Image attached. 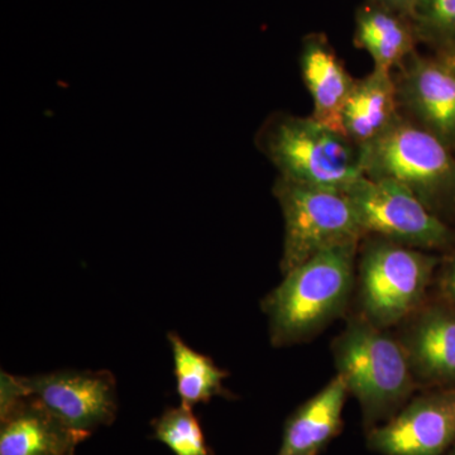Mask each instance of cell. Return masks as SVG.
Segmentation results:
<instances>
[{
	"label": "cell",
	"instance_id": "2e32d148",
	"mask_svg": "<svg viewBox=\"0 0 455 455\" xmlns=\"http://www.w3.org/2000/svg\"><path fill=\"white\" fill-rule=\"evenodd\" d=\"M416 41L418 36L409 18L368 2L358 8L355 42L372 57L373 70L392 74L414 55Z\"/></svg>",
	"mask_w": 455,
	"mask_h": 455
},
{
	"label": "cell",
	"instance_id": "ffe728a7",
	"mask_svg": "<svg viewBox=\"0 0 455 455\" xmlns=\"http://www.w3.org/2000/svg\"><path fill=\"white\" fill-rule=\"evenodd\" d=\"M438 283L440 299L455 307V254L440 272Z\"/></svg>",
	"mask_w": 455,
	"mask_h": 455
},
{
	"label": "cell",
	"instance_id": "8992f818",
	"mask_svg": "<svg viewBox=\"0 0 455 455\" xmlns=\"http://www.w3.org/2000/svg\"><path fill=\"white\" fill-rule=\"evenodd\" d=\"M274 196L284 220L283 252L280 260L283 275L324 251L361 243L363 230L352 204L341 191L278 178Z\"/></svg>",
	"mask_w": 455,
	"mask_h": 455
},
{
	"label": "cell",
	"instance_id": "5b68a950",
	"mask_svg": "<svg viewBox=\"0 0 455 455\" xmlns=\"http://www.w3.org/2000/svg\"><path fill=\"white\" fill-rule=\"evenodd\" d=\"M440 259L427 251L368 239L357 263L361 315L382 329L398 326L427 302Z\"/></svg>",
	"mask_w": 455,
	"mask_h": 455
},
{
	"label": "cell",
	"instance_id": "603a6c76",
	"mask_svg": "<svg viewBox=\"0 0 455 455\" xmlns=\"http://www.w3.org/2000/svg\"><path fill=\"white\" fill-rule=\"evenodd\" d=\"M445 455H455V444L453 445V447H451V451H449L448 453Z\"/></svg>",
	"mask_w": 455,
	"mask_h": 455
},
{
	"label": "cell",
	"instance_id": "7c38bea8",
	"mask_svg": "<svg viewBox=\"0 0 455 455\" xmlns=\"http://www.w3.org/2000/svg\"><path fill=\"white\" fill-rule=\"evenodd\" d=\"M0 455H74L84 440L32 396L0 410Z\"/></svg>",
	"mask_w": 455,
	"mask_h": 455
},
{
	"label": "cell",
	"instance_id": "3957f363",
	"mask_svg": "<svg viewBox=\"0 0 455 455\" xmlns=\"http://www.w3.org/2000/svg\"><path fill=\"white\" fill-rule=\"evenodd\" d=\"M259 143L280 178L298 184L344 193L364 176L361 147L313 116L276 114L260 130Z\"/></svg>",
	"mask_w": 455,
	"mask_h": 455
},
{
	"label": "cell",
	"instance_id": "e0dca14e",
	"mask_svg": "<svg viewBox=\"0 0 455 455\" xmlns=\"http://www.w3.org/2000/svg\"><path fill=\"white\" fill-rule=\"evenodd\" d=\"M173 359L176 392L181 405L194 407L211 403L214 397H230L223 386L229 376L209 355L191 348L175 331L167 334Z\"/></svg>",
	"mask_w": 455,
	"mask_h": 455
},
{
	"label": "cell",
	"instance_id": "4fadbf2b",
	"mask_svg": "<svg viewBox=\"0 0 455 455\" xmlns=\"http://www.w3.org/2000/svg\"><path fill=\"white\" fill-rule=\"evenodd\" d=\"M302 79L314 103L313 118L331 130L343 132V108L355 80L324 33H311L302 40L300 52Z\"/></svg>",
	"mask_w": 455,
	"mask_h": 455
},
{
	"label": "cell",
	"instance_id": "6da1fadb",
	"mask_svg": "<svg viewBox=\"0 0 455 455\" xmlns=\"http://www.w3.org/2000/svg\"><path fill=\"white\" fill-rule=\"evenodd\" d=\"M359 243L316 254L283 275V283L260 301L268 335L276 348L307 343L333 324L355 290Z\"/></svg>",
	"mask_w": 455,
	"mask_h": 455
},
{
	"label": "cell",
	"instance_id": "cb8c5ba5",
	"mask_svg": "<svg viewBox=\"0 0 455 455\" xmlns=\"http://www.w3.org/2000/svg\"><path fill=\"white\" fill-rule=\"evenodd\" d=\"M75 455V454H74Z\"/></svg>",
	"mask_w": 455,
	"mask_h": 455
},
{
	"label": "cell",
	"instance_id": "9a60e30c",
	"mask_svg": "<svg viewBox=\"0 0 455 455\" xmlns=\"http://www.w3.org/2000/svg\"><path fill=\"white\" fill-rule=\"evenodd\" d=\"M400 108L395 77L373 70L363 79L355 80L344 104V134L362 148L396 123L401 116Z\"/></svg>",
	"mask_w": 455,
	"mask_h": 455
},
{
	"label": "cell",
	"instance_id": "7a4b0ae2",
	"mask_svg": "<svg viewBox=\"0 0 455 455\" xmlns=\"http://www.w3.org/2000/svg\"><path fill=\"white\" fill-rule=\"evenodd\" d=\"M331 349L337 374L361 407L366 433L394 418L418 388L396 335L361 314L348 319Z\"/></svg>",
	"mask_w": 455,
	"mask_h": 455
},
{
	"label": "cell",
	"instance_id": "44dd1931",
	"mask_svg": "<svg viewBox=\"0 0 455 455\" xmlns=\"http://www.w3.org/2000/svg\"><path fill=\"white\" fill-rule=\"evenodd\" d=\"M367 2L388 9V11L395 12L400 16L412 20L419 0H367Z\"/></svg>",
	"mask_w": 455,
	"mask_h": 455
},
{
	"label": "cell",
	"instance_id": "9c48e42d",
	"mask_svg": "<svg viewBox=\"0 0 455 455\" xmlns=\"http://www.w3.org/2000/svg\"><path fill=\"white\" fill-rule=\"evenodd\" d=\"M455 444V388L425 390L394 418L367 431L379 455H445Z\"/></svg>",
	"mask_w": 455,
	"mask_h": 455
},
{
	"label": "cell",
	"instance_id": "30bf717a",
	"mask_svg": "<svg viewBox=\"0 0 455 455\" xmlns=\"http://www.w3.org/2000/svg\"><path fill=\"white\" fill-rule=\"evenodd\" d=\"M396 335L416 386L423 390L455 388V307L425 302L407 317Z\"/></svg>",
	"mask_w": 455,
	"mask_h": 455
},
{
	"label": "cell",
	"instance_id": "8fae6325",
	"mask_svg": "<svg viewBox=\"0 0 455 455\" xmlns=\"http://www.w3.org/2000/svg\"><path fill=\"white\" fill-rule=\"evenodd\" d=\"M397 77L400 106L415 123L455 148V70L444 59L416 55L401 65Z\"/></svg>",
	"mask_w": 455,
	"mask_h": 455
},
{
	"label": "cell",
	"instance_id": "5bb4252c",
	"mask_svg": "<svg viewBox=\"0 0 455 455\" xmlns=\"http://www.w3.org/2000/svg\"><path fill=\"white\" fill-rule=\"evenodd\" d=\"M349 392L337 374L315 396L299 406L284 423L276 455H319L343 427V410Z\"/></svg>",
	"mask_w": 455,
	"mask_h": 455
},
{
	"label": "cell",
	"instance_id": "277c9868",
	"mask_svg": "<svg viewBox=\"0 0 455 455\" xmlns=\"http://www.w3.org/2000/svg\"><path fill=\"white\" fill-rule=\"evenodd\" d=\"M366 178L390 180L411 191L440 217L455 205V158L444 142L400 116L382 136L362 147Z\"/></svg>",
	"mask_w": 455,
	"mask_h": 455
},
{
	"label": "cell",
	"instance_id": "ac0fdd59",
	"mask_svg": "<svg viewBox=\"0 0 455 455\" xmlns=\"http://www.w3.org/2000/svg\"><path fill=\"white\" fill-rule=\"evenodd\" d=\"M152 427L155 439L175 455H212L193 407L181 403L170 407L156 419Z\"/></svg>",
	"mask_w": 455,
	"mask_h": 455
},
{
	"label": "cell",
	"instance_id": "d6986e66",
	"mask_svg": "<svg viewBox=\"0 0 455 455\" xmlns=\"http://www.w3.org/2000/svg\"><path fill=\"white\" fill-rule=\"evenodd\" d=\"M412 25L419 41L449 52L455 47V0H419Z\"/></svg>",
	"mask_w": 455,
	"mask_h": 455
},
{
	"label": "cell",
	"instance_id": "7402d4cb",
	"mask_svg": "<svg viewBox=\"0 0 455 455\" xmlns=\"http://www.w3.org/2000/svg\"><path fill=\"white\" fill-rule=\"evenodd\" d=\"M443 59H444L445 61H447L448 64L451 65V68H453L455 70V47L453 50L449 51V52L444 53Z\"/></svg>",
	"mask_w": 455,
	"mask_h": 455
},
{
	"label": "cell",
	"instance_id": "ba28073f",
	"mask_svg": "<svg viewBox=\"0 0 455 455\" xmlns=\"http://www.w3.org/2000/svg\"><path fill=\"white\" fill-rule=\"evenodd\" d=\"M29 396L84 440L116 420V379L109 371H57L20 376Z\"/></svg>",
	"mask_w": 455,
	"mask_h": 455
},
{
	"label": "cell",
	"instance_id": "52a82bcc",
	"mask_svg": "<svg viewBox=\"0 0 455 455\" xmlns=\"http://www.w3.org/2000/svg\"><path fill=\"white\" fill-rule=\"evenodd\" d=\"M344 194L364 235L427 252L445 250L455 242L453 230L403 185L362 176Z\"/></svg>",
	"mask_w": 455,
	"mask_h": 455
}]
</instances>
